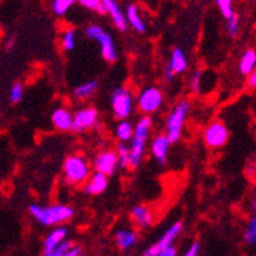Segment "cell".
I'll use <instances>...</instances> for the list:
<instances>
[{
	"label": "cell",
	"instance_id": "obj_32",
	"mask_svg": "<svg viewBox=\"0 0 256 256\" xmlns=\"http://www.w3.org/2000/svg\"><path fill=\"white\" fill-rule=\"evenodd\" d=\"M77 2H80L84 8H89V10H94V11H98L102 14L106 12L102 0H77Z\"/></svg>",
	"mask_w": 256,
	"mask_h": 256
},
{
	"label": "cell",
	"instance_id": "obj_36",
	"mask_svg": "<svg viewBox=\"0 0 256 256\" xmlns=\"http://www.w3.org/2000/svg\"><path fill=\"white\" fill-rule=\"evenodd\" d=\"M174 77H175V72H174V69L169 66V63H168L166 68H164V80H166L168 83H170V82L174 80Z\"/></svg>",
	"mask_w": 256,
	"mask_h": 256
},
{
	"label": "cell",
	"instance_id": "obj_19",
	"mask_svg": "<svg viewBox=\"0 0 256 256\" xmlns=\"http://www.w3.org/2000/svg\"><path fill=\"white\" fill-rule=\"evenodd\" d=\"M126 20H128V25H130L136 32H146V25L144 22L140 17V11L136 8V5H129L126 10Z\"/></svg>",
	"mask_w": 256,
	"mask_h": 256
},
{
	"label": "cell",
	"instance_id": "obj_30",
	"mask_svg": "<svg viewBox=\"0 0 256 256\" xmlns=\"http://www.w3.org/2000/svg\"><path fill=\"white\" fill-rule=\"evenodd\" d=\"M23 98V84L22 83H14L10 90V102L11 103H18Z\"/></svg>",
	"mask_w": 256,
	"mask_h": 256
},
{
	"label": "cell",
	"instance_id": "obj_4",
	"mask_svg": "<svg viewBox=\"0 0 256 256\" xmlns=\"http://www.w3.org/2000/svg\"><path fill=\"white\" fill-rule=\"evenodd\" d=\"M63 175H64L66 182L69 184H72V186L83 184L90 175V168L88 164L86 158L82 155L68 156L63 164Z\"/></svg>",
	"mask_w": 256,
	"mask_h": 256
},
{
	"label": "cell",
	"instance_id": "obj_29",
	"mask_svg": "<svg viewBox=\"0 0 256 256\" xmlns=\"http://www.w3.org/2000/svg\"><path fill=\"white\" fill-rule=\"evenodd\" d=\"M117 155H118V166L120 168H128V156H129V148L122 142L117 146Z\"/></svg>",
	"mask_w": 256,
	"mask_h": 256
},
{
	"label": "cell",
	"instance_id": "obj_9",
	"mask_svg": "<svg viewBox=\"0 0 256 256\" xmlns=\"http://www.w3.org/2000/svg\"><path fill=\"white\" fill-rule=\"evenodd\" d=\"M181 230H182V222L181 221H178V222H175L174 226H170L166 232H164V235H162L152 247H149L146 252H144V254L146 256H160V253L164 250L166 247H169V246H172L174 242H175V240L180 236V234H181Z\"/></svg>",
	"mask_w": 256,
	"mask_h": 256
},
{
	"label": "cell",
	"instance_id": "obj_2",
	"mask_svg": "<svg viewBox=\"0 0 256 256\" xmlns=\"http://www.w3.org/2000/svg\"><path fill=\"white\" fill-rule=\"evenodd\" d=\"M30 214L37 222L43 226H54L58 222H66L69 220H72L76 210L71 206H66V204H56V206L31 204Z\"/></svg>",
	"mask_w": 256,
	"mask_h": 256
},
{
	"label": "cell",
	"instance_id": "obj_16",
	"mask_svg": "<svg viewBox=\"0 0 256 256\" xmlns=\"http://www.w3.org/2000/svg\"><path fill=\"white\" fill-rule=\"evenodd\" d=\"M52 124L56 129L58 130H71L72 129V120H74V115L72 112L69 110L68 108H57L54 112H52Z\"/></svg>",
	"mask_w": 256,
	"mask_h": 256
},
{
	"label": "cell",
	"instance_id": "obj_1",
	"mask_svg": "<svg viewBox=\"0 0 256 256\" xmlns=\"http://www.w3.org/2000/svg\"><path fill=\"white\" fill-rule=\"evenodd\" d=\"M152 129V120L149 115H144L138 122L134 129V135L130 138V146H129V156H128V168L136 169L142 164L144 150H146V142L149 138Z\"/></svg>",
	"mask_w": 256,
	"mask_h": 256
},
{
	"label": "cell",
	"instance_id": "obj_34",
	"mask_svg": "<svg viewBox=\"0 0 256 256\" xmlns=\"http://www.w3.org/2000/svg\"><path fill=\"white\" fill-rule=\"evenodd\" d=\"M200 242L198 241H195V242H192V246H190V248H188L184 252V254L186 256H196L198 253H200Z\"/></svg>",
	"mask_w": 256,
	"mask_h": 256
},
{
	"label": "cell",
	"instance_id": "obj_5",
	"mask_svg": "<svg viewBox=\"0 0 256 256\" xmlns=\"http://www.w3.org/2000/svg\"><path fill=\"white\" fill-rule=\"evenodd\" d=\"M86 36L92 40H96L100 44V50H102V56L106 62L114 63L117 60L118 54H117V48H115V43L114 38L109 32H106L102 26L98 25H90L86 30Z\"/></svg>",
	"mask_w": 256,
	"mask_h": 256
},
{
	"label": "cell",
	"instance_id": "obj_27",
	"mask_svg": "<svg viewBox=\"0 0 256 256\" xmlns=\"http://www.w3.org/2000/svg\"><path fill=\"white\" fill-rule=\"evenodd\" d=\"M244 241L248 246H254L256 244V216H253L244 232Z\"/></svg>",
	"mask_w": 256,
	"mask_h": 256
},
{
	"label": "cell",
	"instance_id": "obj_28",
	"mask_svg": "<svg viewBox=\"0 0 256 256\" xmlns=\"http://www.w3.org/2000/svg\"><path fill=\"white\" fill-rule=\"evenodd\" d=\"M215 2H216V6L224 18H228L232 14H234V4H232V0H215Z\"/></svg>",
	"mask_w": 256,
	"mask_h": 256
},
{
	"label": "cell",
	"instance_id": "obj_3",
	"mask_svg": "<svg viewBox=\"0 0 256 256\" xmlns=\"http://www.w3.org/2000/svg\"><path fill=\"white\" fill-rule=\"evenodd\" d=\"M189 110H190L189 100H181L174 106L172 112L169 114L168 122H166V135L170 143H176L181 138L182 126L189 115Z\"/></svg>",
	"mask_w": 256,
	"mask_h": 256
},
{
	"label": "cell",
	"instance_id": "obj_38",
	"mask_svg": "<svg viewBox=\"0 0 256 256\" xmlns=\"http://www.w3.org/2000/svg\"><path fill=\"white\" fill-rule=\"evenodd\" d=\"M178 252H176V248H175V246L172 244V246H169V247H166L164 250H162L161 253H160V256H175Z\"/></svg>",
	"mask_w": 256,
	"mask_h": 256
},
{
	"label": "cell",
	"instance_id": "obj_35",
	"mask_svg": "<svg viewBox=\"0 0 256 256\" xmlns=\"http://www.w3.org/2000/svg\"><path fill=\"white\" fill-rule=\"evenodd\" d=\"M80 254H83V247L82 246H72L66 253V256H80Z\"/></svg>",
	"mask_w": 256,
	"mask_h": 256
},
{
	"label": "cell",
	"instance_id": "obj_23",
	"mask_svg": "<svg viewBox=\"0 0 256 256\" xmlns=\"http://www.w3.org/2000/svg\"><path fill=\"white\" fill-rule=\"evenodd\" d=\"M115 135H117V138L120 140V142H129V140L132 138L134 135V126L124 118L120 122V124L117 126V129H115Z\"/></svg>",
	"mask_w": 256,
	"mask_h": 256
},
{
	"label": "cell",
	"instance_id": "obj_39",
	"mask_svg": "<svg viewBox=\"0 0 256 256\" xmlns=\"http://www.w3.org/2000/svg\"><path fill=\"white\" fill-rule=\"evenodd\" d=\"M252 168H253V170L256 172V158H254V161H253V164H252Z\"/></svg>",
	"mask_w": 256,
	"mask_h": 256
},
{
	"label": "cell",
	"instance_id": "obj_24",
	"mask_svg": "<svg viewBox=\"0 0 256 256\" xmlns=\"http://www.w3.org/2000/svg\"><path fill=\"white\" fill-rule=\"evenodd\" d=\"M76 2H77V0H54V2H52V10H54V12L58 17H63L69 11V8H71Z\"/></svg>",
	"mask_w": 256,
	"mask_h": 256
},
{
	"label": "cell",
	"instance_id": "obj_13",
	"mask_svg": "<svg viewBox=\"0 0 256 256\" xmlns=\"http://www.w3.org/2000/svg\"><path fill=\"white\" fill-rule=\"evenodd\" d=\"M170 142L168 135H158L152 140V144H150V150L154 158L156 160V162L160 164H164L166 160H168V154H169V148H170Z\"/></svg>",
	"mask_w": 256,
	"mask_h": 256
},
{
	"label": "cell",
	"instance_id": "obj_37",
	"mask_svg": "<svg viewBox=\"0 0 256 256\" xmlns=\"http://www.w3.org/2000/svg\"><path fill=\"white\" fill-rule=\"evenodd\" d=\"M247 84L248 88H256V68L247 76Z\"/></svg>",
	"mask_w": 256,
	"mask_h": 256
},
{
	"label": "cell",
	"instance_id": "obj_20",
	"mask_svg": "<svg viewBox=\"0 0 256 256\" xmlns=\"http://www.w3.org/2000/svg\"><path fill=\"white\" fill-rule=\"evenodd\" d=\"M136 234L134 230H118L115 234V242H117L120 250H129L134 247V244L136 242Z\"/></svg>",
	"mask_w": 256,
	"mask_h": 256
},
{
	"label": "cell",
	"instance_id": "obj_31",
	"mask_svg": "<svg viewBox=\"0 0 256 256\" xmlns=\"http://www.w3.org/2000/svg\"><path fill=\"white\" fill-rule=\"evenodd\" d=\"M74 246V242L72 241H69V240H63L54 250H52V253H51V256H66V253H68V250Z\"/></svg>",
	"mask_w": 256,
	"mask_h": 256
},
{
	"label": "cell",
	"instance_id": "obj_6",
	"mask_svg": "<svg viewBox=\"0 0 256 256\" xmlns=\"http://www.w3.org/2000/svg\"><path fill=\"white\" fill-rule=\"evenodd\" d=\"M110 106L115 118L118 120L128 118L134 109V97L130 94V90H128L126 88L115 89L110 96Z\"/></svg>",
	"mask_w": 256,
	"mask_h": 256
},
{
	"label": "cell",
	"instance_id": "obj_18",
	"mask_svg": "<svg viewBox=\"0 0 256 256\" xmlns=\"http://www.w3.org/2000/svg\"><path fill=\"white\" fill-rule=\"evenodd\" d=\"M169 66L174 69L175 74H182L188 71V57H186L184 51L180 48H175L170 54V60H169Z\"/></svg>",
	"mask_w": 256,
	"mask_h": 256
},
{
	"label": "cell",
	"instance_id": "obj_10",
	"mask_svg": "<svg viewBox=\"0 0 256 256\" xmlns=\"http://www.w3.org/2000/svg\"><path fill=\"white\" fill-rule=\"evenodd\" d=\"M98 120V112L96 108H83L78 109L74 115L72 120V129L74 132H84L90 128H94Z\"/></svg>",
	"mask_w": 256,
	"mask_h": 256
},
{
	"label": "cell",
	"instance_id": "obj_12",
	"mask_svg": "<svg viewBox=\"0 0 256 256\" xmlns=\"http://www.w3.org/2000/svg\"><path fill=\"white\" fill-rule=\"evenodd\" d=\"M84 192L88 195H100L108 189V175L102 174V172H94L92 175L88 176V180L84 181Z\"/></svg>",
	"mask_w": 256,
	"mask_h": 256
},
{
	"label": "cell",
	"instance_id": "obj_25",
	"mask_svg": "<svg viewBox=\"0 0 256 256\" xmlns=\"http://www.w3.org/2000/svg\"><path fill=\"white\" fill-rule=\"evenodd\" d=\"M62 46L66 51H72L76 48V31L74 30H66L62 34Z\"/></svg>",
	"mask_w": 256,
	"mask_h": 256
},
{
	"label": "cell",
	"instance_id": "obj_8",
	"mask_svg": "<svg viewBox=\"0 0 256 256\" xmlns=\"http://www.w3.org/2000/svg\"><path fill=\"white\" fill-rule=\"evenodd\" d=\"M162 100H164V96H162L161 89H158V88H146L142 94L138 96V108L146 115H150V114L156 112L161 108Z\"/></svg>",
	"mask_w": 256,
	"mask_h": 256
},
{
	"label": "cell",
	"instance_id": "obj_11",
	"mask_svg": "<svg viewBox=\"0 0 256 256\" xmlns=\"http://www.w3.org/2000/svg\"><path fill=\"white\" fill-rule=\"evenodd\" d=\"M118 168V155L114 150H102L94 158V169L108 176L114 175Z\"/></svg>",
	"mask_w": 256,
	"mask_h": 256
},
{
	"label": "cell",
	"instance_id": "obj_14",
	"mask_svg": "<svg viewBox=\"0 0 256 256\" xmlns=\"http://www.w3.org/2000/svg\"><path fill=\"white\" fill-rule=\"evenodd\" d=\"M130 218L138 228H149L154 222V212L148 206H135L130 212Z\"/></svg>",
	"mask_w": 256,
	"mask_h": 256
},
{
	"label": "cell",
	"instance_id": "obj_21",
	"mask_svg": "<svg viewBox=\"0 0 256 256\" xmlns=\"http://www.w3.org/2000/svg\"><path fill=\"white\" fill-rule=\"evenodd\" d=\"M238 66H240V72L247 77L253 71V69L256 68V50H247L241 56Z\"/></svg>",
	"mask_w": 256,
	"mask_h": 256
},
{
	"label": "cell",
	"instance_id": "obj_17",
	"mask_svg": "<svg viewBox=\"0 0 256 256\" xmlns=\"http://www.w3.org/2000/svg\"><path fill=\"white\" fill-rule=\"evenodd\" d=\"M68 235V230L64 227H58V228H54L51 234L46 236L44 242H43V254L46 256H51L52 250L66 238Z\"/></svg>",
	"mask_w": 256,
	"mask_h": 256
},
{
	"label": "cell",
	"instance_id": "obj_7",
	"mask_svg": "<svg viewBox=\"0 0 256 256\" xmlns=\"http://www.w3.org/2000/svg\"><path fill=\"white\" fill-rule=\"evenodd\" d=\"M202 136H204V143L208 149H220L226 146V143L228 142V129L222 122L216 120L206 128Z\"/></svg>",
	"mask_w": 256,
	"mask_h": 256
},
{
	"label": "cell",
	"instance_id": "obj_22",
	"mask_svg": "<svg viewBox=\"0 0 256 256\" xmlns=\"http://www.w3.org/2000/svg\"><path fill=\"white\" fill-rule=\"evenodd\" d=\"M97 88H98V84H97V82H94V80L84 82V83L78 84V86L74 89V96H76L78 100H88V98H90L92 96L96 94Z\"/></svg>",
	"mask_w": 256,
	"mask_h": 256
},
{
	"label": "cell",
	"instance_id": "obj_33",
	"mask_svg": "<svg viewBox=\"0 0 256 256\" xmlns=\"http://www.w3.org/2000/svg\"><path fill=\"white\" fill-rule=\"evenodd\" d=\"M201 88H202V72L201 71H196L190 77V89L195 92V94H200Z\"/></svg>",
	"mask_w": 256,
	"mask_h": 256
},
{
	"label": "cell",
	"instance_id": "obj_26",
	"mask_svg": "<svg viewBox=\"0 0 256 256\" xmlns=\"http://www.w3.org/2000/svg\"><path fill=\"white\" fill-rule=\"evenodd\" d=\"M227 20V34L230 36V37H236L238 36V32H240V16L238 14H232L228 18H226Z\"/></svg>",
	"mask_w": 256,
	"mask_h": 256
},
{
	"label": "cell",
	"instance_id": "obj_15",
	"mask_svg": "<svg viewBox=\"0 0 256 256\" xmlns=\"http://www.w3.org/2000/svg\"><path fill=\"white\" fill-rule=\"evenodd\" d=\"M102 4L106 10V12L110 16L114 25L117 26L120 31H124L128 28V20H126V14L120 10V6L117 5L115 0H102Z\"/></svg>",
	"mask_w": 256,
	"mask_h": 256
}]
</instances>
